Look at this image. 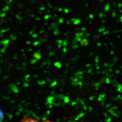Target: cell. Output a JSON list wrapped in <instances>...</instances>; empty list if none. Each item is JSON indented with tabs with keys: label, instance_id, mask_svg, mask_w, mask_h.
Masks as SVG:
<instances>
[{
	"label": "cell",
	"instance_id": "1",
	"mask_svg": "<svg viewBox=\"0 0 122 122\" xmlns=\"http://www.w3.org/2000/svg\"><path fill=\"white\" fill-rule=\"evenodd\" d=\"M20 122H43L40 121L37 119L34 118L28 117L24 118L21 120Z\"/></svg>",
	"mask_w": 122,
	"mask_h": 122
},
{
	"label": "cell",
	"instance_id": "2",
	"mask_svg": "<svg viewBox=\"0 0 122 122\" xmlns=\"http://www.w3.org/2000/svg\"><path fill=\"white\" fill-rule=\"evenodd\" d=\"M33 56L35 59H36L37 60H39L42 58V56L40 53L38 52H36L34 53L33 55Z\"/></svg>",
	"mask_w": 122,
	"mask_h": 122
},
{
	"label": "cell",
	"instance_id": "3",
	"mask_svg": "<svg viewBox=\"0 0 122 122\" xmlns=\"http://www.w3.org/2000/svg\"><path fill=\"white\" fill-rule=\"evenodd\" d=\"M88 43L89 42L87 39H83L81 41V44L82 46H87L88 45Z\"/></svg>",
	"mask_w": 122,
	"mask_h": 122
},
{
	"label": "cell",
	"instance_id": "4",
	"mask_svg": "<svg viewBox=\"0 0 122 122\" xmlns=\"http://www.w3.org/2000/svg\"><path fill=\"white\" fill-rule=\"evenodd\" d=\"M4 119V114L2 111L0 109V122H2Z\"/></svg>",
	"mask_w": 122,
	"mask_h": 122
},
{
	"label": "cell",
	"instance_id": "5",
	"mask_svg": "<svg viewBox=\"0 0 122 122\" xmlns=\"http://www.w3.org/2000/svg\"><path fill=\"white\" fill-rule=\"evenodd\" d=\"M60 30H59V28H58L56 29L54 32V34L55 35H59L60 33Z\"/></svg>",
	"mask_w": 122,
	"mask_h": 122
},
{
	"label": "cell",
	"instance_id": "6",
	"mask_svg": "<svg viewBox=\"0 0 122 122\" xmlns=\"http://www.w3.org/2000/svg\"><path fill=\"white\" fill-rule=\"evenodd\" d=\"M54 66H56L57 67H58V68H61V63L58 62H56L55 63H54Z\"/></svg>",
	"mask_w": 122,
	"mask_h": 122
},
{
	"label": "cell",
	"instance_id": "7",
	"mask_svg": "<svg viewBox=\"0 0 122 122\" xmlns=\"http://www.w3.org/2000/svg\"><path fill=\"white\" fill-rule=\"evenodd\" d=\"M85 34V33H84V32H82V33H76V36H83Z\"/></svg>",
	"mask_w": 122,
	"mask_h": 122
},
{
	"label": "cell",
	"instance_id": "8",
	"mask_svg": "<svg viewBox=\"0 0 122 122\" xmlns=\"http://www.w3.org/2000/svg\"><path fill=\"white\" fill-rule=\"evenodd\" d=\"M80 22H81V20H79V19H75V21L73 22L75 25H77L78 24H79Z\"/></svg>",
	"mask_w": 122,
	"mask_h": 122
},
{
	"label": "cell",
	"instance_id": "9",
	"mask_svg": "<svg viewBox=\"0 0 122 122\" xmlns=\"http://www.w3.org/2000/svg\"><path fill=\"white\" fill-rule=\"evenodd\" d=\"M75 39L78 42H81L82 40V37L80 36H76L75 38Z\"/></svg>",
	"mask_w": 122,
	"mask_h": 122
},
{
	"label": "cell",
	"instance_id": "10",
	"mask_svg": "<svg viewBox=\"0 0 122 122\" xmlns=\"http://www.w3.org/2000/svg\"><path fill=\"white\" fill-rule=\"evenodd\" d=\"M62 46H64V47H66V46L67 45V40H65L64 41H63L62 42V44H61Z\"/></svg>",
	"mask_w": 122,
	"mask_h": 122
},
{
	"label": "cell",
	"instance_id": "11",
	"mask_svg": "<svg viewBox=\"0 0 122 122\" xmlns=\"http://www.w3.org/2000/svg\"><path fill=\"white\" fill-rule=\"evenodd\" d=\"M40 44V41H36L34 43V45L35 46H36Z\"/></svg>",
	"mask_w": 122,
	"mask_h": 122
},
{
	"label": "cell",
	"instance_id": "12",
	"mask_svg": "<svg viewBox=\"0 0 122 122\" xmlns=\"http://www.w3.org/2000/svg\"><path fill=\"white\" fill-rule=\"evenodd\" d=\"M78 45L77 44H74V45H73V46H72V48H73V49H75V48H78Z\"/></svg>",
	"mask_w": 122,
	"mask_h": 122
},
{
	"label": "cell",
	"instance_id": "13",
	"mask_svg": "<svg viewBox=\"0 0 122 122\" xmlns=\"http://www.w3.org/2000/svg\"><path fill=\"white\" fill-rule=\"evenodd\" d=\"M37 60L36 59H33V60H31V61L32 64H34V63H36V62Z\"/></svg>",
	"mask_w": 122,
	"mask_h": 122
},
{
	"label": "cell",
	"instance_id": "14",
	"mask_svg": "<svg viewBox=\"0 0 122 122\" xmlns=\"http://www.w3.org/2000/svg\"><path fill=\"white\" fill-rule=\"evenodd\" d=\"M64 21V20L63 18H61L59 20V22L60 23H63Z\"/></svg>",
	"mask_w": 122,
	"mask_h": 122
},
{
	"label": "cell",
	"instance_id": "15",
	"mask_svg": "<svg viewBox=\"0 0 122 122\" xmlns=\"http://www.w3.org/2000/svg\"><path fill=\"white\" fill-rule=\"evenodd\" d=\"M63 42V41H62V40H58V41H57V42H58V43L61 44V45L62 44ZM61 46H62V45H61Z\"/></svg>",
	"mask_w": 122,
	"mask_h": 122
},
{
	"label": "cell",
	"instance_id": "16",
	"mask_svg": "<svg viewBox=\"0 0 122 122\" xmlns=\"http://www.w3.org/2000/svg\"><path fill=\"white\" fill-rule=\"evenodd\" d=\"M63 52H64L65 53L67 52V48H66V47H65L64 48H63Z\"/></svg>",
	"mask_w": 122,
	"mask_h": 122
},
{
	"label": "cell",
	"instance_id": "17",
	"mask_svg": "<svg viewBox=\"0 0 122 122\" xmlns=\"http://www.w3.org/2000/svg\"><path fill=\"white\" fill-rule=\"evenodd\" d=\"M54 54V52H50L49 53V56H52Z\"/></svg>",
	"mask_w": 122,
	"mask_h": 122
},
{
	"label": "cell",
	"instance_id": "18",
	"mask_svg": "<svg viewBox=\"0 0 122 122\" xmlns=\"http://www.w3.org/2000/svg\"><path fill=\"white\" fill-rule=\"evenodd\" d=\"M33 36L34 38H36L38 37V35L36 34H34L33 35Z\"/></svg>",
	"mask_w": 122,
	"mask_h": 122
},
{
	"label": "cell",
	"instance_id": "19",
	"mask_svg": "<svg viewBox=\"0 0 122 122\" xmlns=\"http://www.w3.org/2000/svg\"><path fill=\"white\" fill-rule=\"evenodd\" d=\"M50 17H51V16H49V15H46V16H45V17H44V18H45V19H48Z\"/></svg>",
	"mask_w": 122,
	"mask_h": 122
},
{
	"label": "cell",
	"instance_id": "20",
	"mask_svg": "<svg viewBox=\"0 0 122 122\" xmlns=\"http://www.w3.org/2000/svg\"><path fill=\"white\" fill-rule=\"evenodd\" d=\"M86 30V29L85 27H82L81 29V30H82V31H85V30Z\"/></svg>",
	"mask_w": 122,
	"mask_h": 122
},
{
	"label": "cell",
	"instance_id": "21",
	"mask_svg": "<svg viewBox=\"0 0 122 122\" xmlns=\"http://www.w3.org/2000/svg\"><path fill=\"white\" fill-rule=\"evenodd\" d=\"M67 24H68V25H69V24H71V22H70L68 20L67 21Z\"/></svg>",
	"mask_w": 122,
	"mask_h": 122
},
{
	"label": "cell",
	"instance_id": "22",
	"mask_svg": "<svg viewBox=\"0 0 122 122\" xmlns=\"http://www.w3.org/2000/svg\"><path fill=\"white\" fill-rule=\"evenodd\" d=\"M44 32V31L43 30H41V31H40V33H41V34L42 33H43Z\"/></svg>",
	"mask_w": 122,
	"mask_h": 122
},
{
	"label": "cell",
	"instance_id": "23",
	"mask_svg": "<svg viewBox=\"0 0 122 122\" xmlns=\"http://www.w3.org/2000/svg\"><path fill=\"white\" fill-rule=\"evenodd\" d=\"M91 65L90 64H89L88 65L87 64L86 65V67H87L88 66H91Z\"/></svg>",
	"mask_w": 122,
	"mask_h": 122
},
{
	"label": "cell",
	"instance_id": "24",
	"mask_svg": "<svg viewBox=\"0 0 122 122\" xmlns=\"http://www.w3.org/2000/svg\"><path fill=\"white\" fill-rule=\"evenodd\" d=\"M46 122H51V121H46Z\"/></svg>",
	"mask_w": 122,
	"mask_h": 122
}]
</instances>
